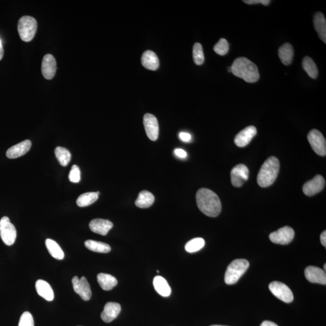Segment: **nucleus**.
<instances>
[{
	"instance_id": "nucleus-13",
	"label": "nucleus",
	"mask_w": 326,
	"mask_h": 326,
	"mask_svg": "<svg viewBox=\"0 0 326 326\" xmlns=\"http://www.w3.org/2000/svg\"><path fill=\"white\" fill-rule=\"evenodd\" d=\"M325 180L322 175H317L312 180L306 183L303 187V193L312 197L322 191L325 186Z\"/></svg>"
},
{
	"instance_id": "nucleus-12",
	"label": "nucleus",
	"mask_w": 326,
	"mask_h": 326,
	"mask_svg": "<svg viewBox=\"0 0 326 326\" xmlns=\"http://www.w3.org/2000/svg\"><path fill=\"white\" fill-rule=\"evenodd\" d=\"M143 124L148 138L152 141L157 140L159 136V126L156 117L151 114H145Z\"/></svg>"
},
{
	"instance_id": "nucleus-24",
	"label": "nucleus",
	"mask_w": 326,
	"mask_h": 326,
	"mask_svg": "<svg viewBox=\"0 0 326 326\" xmlns=\"http://www.w3.org/2000/svg\"><path fill=\"white\" fill-rule=\"evenodd\" d=\"M154 288L160 295L164 297L170 296L171 294V288L166 280L161 276H156L153 281Z\"/></svg>"
},
{
	"instance_id": "nucleus-44",
	"label": "nucleus",
	"mask_w": 326,
	"mask_h": 326,
	"mask_svg": "<svg viewBox=\"0 0 326 326\" xmlns=\"http://www.w3.org/2000/svg\"><path fill=\"white\" fill-rule=\"evenodd\" d=\"M324 268H325V271H326V264L324 265Z\"/></svg>"
},
{
	"instance_id": "nucleus-2",
	"label": "nucleus",
	"mask_w": 326,
	"mask_h": 326,
	"mask_svg": "<svg viewBox=\"0 0 326 326\" xmlns=\"http://www.w3.org/2000/svg\"><path fill=\"white\" fill-rule=\"evenodd\" d=\"M231 68L234 76L243 79L246 82L254 83L259 80L258 68L256 64L246 58L236 59Z\"/></svg>"
},
{
	"instance_id": "nucleus-9",
	"label": "nucleus",
	"mask_w": 326,
	"mask_h": 326,
	"mask_svg": "<svg viewBox=\"0 0 326 326\" xmlns=\"http://www.w3.org/2000/svg\"><path fill=\"white\" fill-rule=\"evenodd\" d=\"M294 230L290 226H285L270 234L269 239L273 243L287 244L291 243L294 238Z\"/></svg>"
},
{
	"instance_id": "nucleus-39",
	"label": "nucleus",
	"mask_w": 326,
	"mask_h": 326,
	"mask_svg": "<svg viewBox=\"0 0 326 326\" xmlns=\"http://www.w3.org/2000/svg\"><path fill=\"white\" fill-rule=\"evenodd\" d=\"M174 154L176 156L180 158V159H185L187 156V152L182 149H175Z\"/></svg>"
},
{
	"instance_id": "nucleus-32",
	"label": "nucleus",
	"mask_w": 326,
	"mask_h": 326,
	"mask_svg": "<svg viewBox=\"0 0 326 326\" xmlns=\"http://www.w3.org/2000/svg\"><path fill=\"white\" fill-rule=\"evenodd\" d=\"M205 241L203 238H197L192 239L185 244V249L188 253H195L204 246Z\"/></svg>"
},
{
	"instance_id": "nucleus-22",
	"label": "nucleus",
	"mask_w": 326,
	"mask_h": 326,
	"mask_svg": "<svg viewBox=\"0 0 326 326\" xmlns=\"http://www.w3.org/2000/svg\"><path fill=\"white\" fill-rule=\"evenodd\" d=\"M314 24L316 31L321 40L326 43V21L324 15L322 12H317L315 15Z\"/></svg>"
},
{
	"instance_id": "nucleus-37",
	"label": "nucleus",
	"mask_w": 326,
	"mask_h": 326,
	"mask_svg": "<svg viewBox=\"0 0 326 326\" xmlns=\"http://www.w3.org/2000/svg\"><path fill=\"white\" fill-rule=\"evenodd\" d=\"M243 1L248 4H262L264 6H268L271 2L269 0H244Z\"/></svg>"
},
{
	"instance_id": "nucleus-17",
	"label": "nucleus",
	"mask_w": 326,
	"mask_h": 326,
	"mask_svg": "<svg viewBox=\"0 0 326 326\" xmlns=\"http://www.w3.org/2000/svg\"><path fill=\"white\" fill-rule=\"evenodd\" d=\"M121 312V306L115 302L107 303L101 314L102 319L105 323H110L118 317Z\"/></svg>"
},
{
	"instance_id": "nucleus-43",
	"label": "nucleus",
	"mask_w": 326,
	"mask_h": 326,
	"mask_svg": "<svg viewBox=\"0 0 326 326\" xmlns=\"http://www.w3.org/2000/svg\"><path fill=\"white\" fill-rule=\"evenodd\" d=\"M228 72H231V67L228 68Z\"/></svg>"
},
{
	"instance_id": "nucleus-6",
	"label": "nucleus",
	"mask_w": 326,
	"mask_h": 326,
	"mask_svg": "<svg viewBox=\"0 0 326 326\" xmlns=\"http://www.w3.org/2000/svg\"><path fill=\"white\" fill-rule=\"evenodd\" d=\"M0 236L7 246L12 245L16 240V228L7 216H4L0 220Z\"/></svg>"
},
{
	"instance_id": "nucleus-8",
	"label": "nucleus",
	"mask_w": 326,
	"mask_h": 326,
	"mask_svg": "<svg viewBox=\"0 0 326 326\" xmlns=\"http://www.w3.org/2000/svg\"><path fill=\"white\" fill-rule=\"evenodd\" d=\"M269 288L274 296L283 302L289 303L294 300V295L291 290L286 285L282 282H272L269 285Z\"/></svg>"
},
{
	"instance_id": "nucleus-36",
	"label": "nucleus",
	"mask_w": 326,
	"mask_h": 326,
	"mask_svg": "<svg viewBox=\"0 0 326 326\" xmlns=\"http://www.w3.org/2000/svg\"><path fill=\"white\" fill-rule=\"evenodd\" d=\"M68 178L71 182L78 183L81 181V170L77 165H73L71 167Z\"/></svg>"
},
{
	"instance_id": "nucleus-3",
	"label": "nucleus",
	"mask_w": 326,
	"mask_h": 326,
	"mask_svg": "<svg viewBox=\"0 0 326 326\" xmlns=\"http://www.w3.org/2000/svg\"><path fill=\"white\" fill-rule=\"evenodd\" d=\"M280 170V163L277 158L269 157L262 165L258 175L257 183L261 187H268L277 179Z\"/></svg>"
},
{
	"instance_id": "nucleus-5",
	"label": "nucleus",
	"mask_w": 326,
	"mask_h": 326,
	"mask_svg": "<svg viewBox=\"0 0 326 326\" xmlns=\"http://www.w3.org/2000/svg\"><path fill=\"white\" fill-rule=\"evenodd\" d=\"M37 20L34 17H21L18 24V30L21 39L24 42L31 41L37 33Z\"/></svg>"
},
{
	"instance_id": "nucleus-25",
	"label": "nucleus",
	"mask_w": 326,
	"mask_h": 326,
	"mask_svg": "<svg viewBox=\"0 0 326 326\" xmlns=\"http://www.w3.org/2000/svg\"><path fill=\"white\" fill-rule=\"evenodd\" d=\"M100 286L105 291H110L117 285V280L115 277L110 274L100 273L97 277Z\"/></svg>"
},
{
	"instance_id": "nucleus-19",
	"label": "nucleus",
	"mask_w": 326,
	"mask_h": 326,
	"mask_svg": "<svg viewBox=\"0 0 326 326\" xmlns=\"http://www.w3.org/2000/svg\"><path fill=\"white\" fill-rule=\"evenodd\" d=\"M89 226L93 232L105 236L113 227V224L110 221L95 219L90 222Z\"/></svg>"
},
{
	"instance_id": "nucleus-18",
	"label": "nucleus",
	"mask_w": 326,
	"mask_h": 326,
	"mask_svg": "<svg viewBox=\"0 0 326 326\" xmlns=\"http://www.w3.org/2000/svg\"><path fill=\"white\" fill-rule=\"evenodd\" d=\"M32 146V143L29 140L14 145V146L10 147L6 152V156L10 159H17L22 155L27 154L29 151Z\"/></svg>"
},
{
	"instance_id": "nucleus-1",
	"label": "nucleus",
	"mask_w": 326,
	"mask_h": 326,
	"mask_svg": "<svg viewBox=\"0 0 326 326\" xmlns=\"http://www.w3.org/2000/svg\"><path fill=\"white\" fill-rule=\"evenodd\" d=\"M197 205L206 216L215 218L220 215L222 205L220 198L212 190L208 188H200L196 195Z\"/></svg>"
},
{
	"instance_id": "nucleus-31",
	"label": "nucleus",
	"mask_w": 326,
	"mask_h": 326,
	"mask_svg": "<svg viewBox=\"0 0 326 326\" xmlns=\"http://www.w3.org/2000/svg\"><path fill=\"white\" fill-rule=\"evenodd\" d=\"M55 153L60 164L62 166H67L71 160L70 152L65 147L58 146L55 149Z\"/></svg>"
},
{
	"instance_id": "nucleus-41",
	"label": "nucleus",
	"mask_w": 326,
	"mask_h": 326,
	"mask_svg": "<svg viewBox=\"0 0 326 326\" xmlns=\"http://www.w3.org/2000/svg\"><path fill=\"white\" fill-rule=\"evenodd\" d=\"M261 326H278L276 323H274L272 322H269V321H265L263 323H262Z\"/></svg>"
},
{
	"instance_id": "nucleus-20",
	"label": "nucleus",
	"mask_w": 326,
	"mask_h": 326,
	"mask_svg": "<svg viewBox=\"0 0 326 326\" xmlns=\"http://www.w3.org/2000/svg\"><path fill=\"white\" fill-rule=\"evenodd\" d=\"M36 290L38 295L47 301H53L54 299V292L49 284L43 280H38L36 282Z\"/></svg>"
},
{
	"instance_id": "nucleus-15",
	"label": "nucleus",
	"mask_w": 326,
	"mask_h": 326,
	"mask_svg": "<svg viewBox=\"0 0 326 326\" xmlns=\"http://www.w3.org/2000/svg\"><path fill=\"white\" fill-rule=\"evenodd\" d=\"M306 278L308 281L315 284H326V274L325 270L317 266H309L305 271Z\"/></svg>"
},
{
	"instance_id": "nucleus-21",
	"label": "nucleus",
	"mask_w": 326,
	"mask_h": 326,
	"mask_svg": "<svg viewBox=\"0 0 326 326\" xmlns=\"http://www.w3.org/2000/svg\"><path fill=\"white\" fill-rule=\"evenodd\" d=\"M142 63L144 67L149 70H156L159 67V60L151 50H147L142 57Z\"/></svg>"
},
{
	"instance_id": "nucleus-34",
	"label": "nucleus",
	"mask_w": 326,
	"mask_h": 326,
	"mask_svg": "<svg viewBox=\"0 0 326 326\" xmlns=\"http://www.w3.org/2000/svg\"><path fill=\"white\" fill-rule=\"evenodd\" d=\"M229 50V44L225 39L221 38L217 44L214 47V51L217 53L218 55L221 56H224L227 54Z\"/></svg>"
},
{
	"instance_id": "nucleus-38",
	"label": "nucleus",
	"mask_w": 326,
	"mask_h": 326,
	"mask_svg": "<svg viewBox=\"0 0 326 326\" xmlns=\"http://www.w3.org/2000/svg\"><path fill=\"white\" fill-rule=\"evenodd\" d=\"M179 137L182 141L184 142H189L192 140V136L187 132H182L179 134Z\"/></svg>"
},
{
	"instance_id": "nucleus-11",
	"label": "nucleus",
	"mask_w": 326,
	"mask_h": 326,
	"mask_svg": "<svg viewBox=\"0 0 326 326\" xmlns=\"http://www.w3.org/2000/svg\"><path fill=\"white\" fill-rule=\"evenodd\" d=\"M249 170L245 165H236L231 171V184L236 187H240L248 179Z\"/></svg>"
},
{
	"instance_id": "nucleus-16",
	"label": "nucleus",
	"mask_w": 326,
	"mask_h": 326,
	"mask_svg": "<svg viewBox=\"0 0 326 326\" xmlns=\"http://www.w3.org/2000/svg\"><path fill=\"white\" fill-rule=\"evenodd\" d=\"M57 72V61L53 55L44 56L42 62V73L44 77L48 80H52Z\"/></svg>"
},
{
	"instance_id": "nucleus-28",
	"label": "nucleus",
	"mask_w": 326,
	"mask_h": 326,
	"mask_svg": "<svg viewBox=\"0 0 326 326\" xmlns=\"http://www.w3.org/2000/svg\"><path fill=\"white\" fill-rule=\"evenodd\" d=\"M85 245L90 251L96 252V253H109L111 249L108 244L93 240L85 241Z\"/></svg>"
},
{
	"instance_id": "nucleus-45",
	"label": "nucleus",
	"mask_w": 326,
	"mask_h": 326,
	"mask_svg": "<svg viewBox=\"0 0 326 326\" xmlns=\"http://www.w3.org/2000/svg\"><path fill=\"white\" fill-rule=\"evenodd\" d=\"M210 326H221V325H212Z\"/></svg>"
},
{
	"instance_id": "nucleus-4",
	"label": "nucleus",
	"mask_w": 326,
	"mask_h": 326,
	"mask_svg": "<svg viewBox=\"0 0 326 326\" xmlns=\"http://www.w3.org/2000/svg\"><path fill=\"white\" fill-rule=\"evenodd\" d=\"M249 264L245 259H236L229 265L225 272V284L234 285L239 281L241 277L246 271Z\"/></svg>"
},
{
	"instance_id": "nucleus-23",
	"label": "nucleus",
	"mask_w": 326,
	"mask_h": 326,
	"mask_svg": "<svg viewBox=\"0 0 326 326\" xmlns=\"http://www.w3.org/2000/svg\"><path fill=\"white\" fill-rule=\"evenodd\" d=\"M294 48L289 43H285L279 49V57L280 61L285 65H289L294 58Z\"/></svg>"
},
{
	"instance_id": "nucleus-35",
	"label": "nucleus",
	"mask_w": 326,
	"mask_h": 326,
	"mask_svg": "<svg viewBox=\"0 0 326 326\" xmlns=\"http://www.w3.org/2000/svg\"><path fill=\"white\" fill-rule=\"evenodd\" d=\"M19 326H34V318L29 312H25L22 314Z\"/></svg>"
},
{
	"instance_id": "nucleus-30",
	"label": "nucleus",
	"mask_w": 326,
	"mask_h": 326,
	"mask_svg": "<svg viewBox=\"0 0 326 326\" xmlns=\"http://www.w3.org/2000/svg\"><path fill=\"white\" fill-rule=\"evenodd\" d=\"M302 66L303 69L306 71V72L310 78L312 79L317 78L318 75V68L312 58L306 57L303 59Z\"/></svg>"
},
{
	"instance_id": "nucleus-29",
	"label": "nucleus",
	"mask_w": 326,
	"mask_h": 326,
	"mask_svg": "<svg viewBox=\"0 0 326 326\" xmlns=\"http://www.w3.org/2000/svg\"><path fill=\"white\" fill-rule=\"evenodd\" d=\"M99 195L96 192L83 193L78 198L76 203L79 207H85L92 204L98 200Z\"/></svg>"
},
{
	"instance_id": "nucleus-42",
	"label": "nucleus",
	"mask_w": 326,
	"mask_h": 326,
	"mask_svg": "<svg viewBox=\"0 0 326 326\" xmlns=\"http://www.w3.org/2000/svg\"><path fill=\"white\" fill-rule=\"evenodd\" d=\"M4 55V49L3 47H2V42L1 40H0V61H1Z\"/></svg>"
},
{
	"instance_id": "nucleus-7",
	"label": "nucleus",
	"mask_w": 326,
	"mask_h": 326,
	"mask_svg": "<svg viewBox=\"0 0 326 326\" xmlns=\"http://www.w3.org/2000/svg\"><path fill=\"white\" fill-rule=\"evenodd\" d=\"M307 139L316 154L320 156H326V142L321 132L317 129H312L308 134Z\"/></svg>"
},
{
	"instance_id": "nucleus-26",
	"label": "nucleus",
	"mask_w": 326,
	"mask_h": 326,
	"mask_svg": "<svg viewBox=\"0 0 326 326\" xmlns=\"http://www.w3.org/2000/svg\"><path fill=\"white\" fill-rule=\"evenodd\" d=\"M155 197L152 193L147 190H143L139 193V197L136 201L137 207L141 208H146L151 207L154 204Z\"/></svg>"
},
{
	"instance_id": "nucleus-10",
	"label": "nucleus",
	"mask_w": 326,
	"mask_h": 326,
	"mask_svg": "<svg viewBox=\"0 0 326 326\" xmlns=\"http://www.w3.org/2000/svg\"><path fill=\"white\" fill-rule=\"evenodd\" d=\"M72 284L74 291L80 295L82 299L88 301L91 299L92 293L90 284L85 277H82L81 279H79L77 276L74 277Z\"/></svg>"
},
{
	"instance_id": "nucleus-33",
	"label": "nucleus",
	"mask_w": 326,
	"mask_h": 326,
	"mask_svg": "<svg viewBox=\"0 0 326 326\" xmlns=\"http://www.w3.org/2000/svg\"><path fill=\"white\" fill-rule=\"evenodd\" d=\"M193 58L196 64L202 65L204 62V55L202 45L200 43H195L193 48Z\"/></svg>"
},
{
	"instance_id": "nucleus-40",
	"label": "nucleus",
	"mask_w": 326,
	"mask_h": 326,
	"mask_svg": "<svg viewBox=\"0 0 326 326\" xmlns=\"http://www.w3.org/2000/svg\"><path fill=\"white\" fill-rule=\"evenodd\" d=\"M320 240H321V243H322L323 245L326 248V231H323V232L322 233V234H321Z\"/></svg>"
},
{
	"instance_id": "nucleus-14",
	"label": "nucleus",
	"mask_w": 326,
	"mask_h": 326,
	"mask_svg": "<svg viewBox=\"0 0 326 326\" xmlns=\"http://www.w3.org/2000/svg\"><path fill=\"white\" fill-rule=\"evenodd\" d=\"M257 134V129L253 126H249L242 130L236 135L234 139V143L237 146L244 147L251 142L252 139Z\"/></svg>"
},
{
	"instance_id": "nucleus-27",
	"label": "nucleus",
	"mask_w": 326,
	"mask_h": 326,
	"mask_svg": "<svg viewBox=\"0 0 326 326\" xmlns=\"http://www.w3.org/2000/svg\"><path fill=\"white\" fill-rule=\"evenodd\" d=\"M45 245H46L50 255L53 257L58 260H62L64 258V253H63L62 248L55 241L50 239H46Z\"/></svg>"
}]
</instances>
